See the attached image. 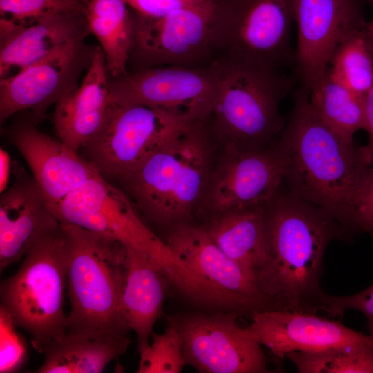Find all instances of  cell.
I'll return each instance as SVG.
<instances>
[{"label": "cell", "mask_w": 373, "mask_h": 373, "mask_svg": "<svg viewBox=\"0 0 373 373\" xmlns=\"http://www.w3.org/2000/svg\"><path fill=\"white\" fill-rule=\"evenodd\" d=\"M265 229L267 256L256 276L261 291L276 309L322 310L323 256L331 240L345 237L339 224L281 185L265 204Z\"/></svg>", "instance_id": "6da1fadb"}, {"label": "cell", "mask_w": 373, "mask_h": 373, "mask_svg": "<svg viewBox=\"0 0 373 373\" xmlns=\"http://www.w3.org/2000/svg\"><path fill=\"white\" fill-rule=\"evenodd\" d=\"M276 144L285 186L326 211L342 229L372 166L361 147L341 137L321 120L311 104L309 89L304 86L294 93L289 119Z\"/></svg>", "instance_id": "7a4b0ae2"}, {"label": "cell", "mask_w": 373, "mask_h": 373, "mask_svg": "<svg viewBox=\"0 0 373 373\" xmlns=\"http://www.w3.org/2000/svg\"><path fill=\"white\" fill-rule=\"evenodd\" d=\"M212 156L207 122H197L117 180L147 220L165 232L193 222L213 167Z\"/></svg>", "instance_id": "3957f363"}, {"label": "cell", "mask_w": 373, "mask_h": 373, "mask_svg": "<svg viewBox=\"0 0 373 373\" xmlns=\"http://www.w3.org/2000/svg\"><path fill=\"white\" fill-rule=\"evenodd\" d=\"M61 225L70 303L67 332L95 338L127 336L131 329L122 306L126 246L76 225Z\"/></svg>", "instance_id": "277c9868"}, {"label": "cell", "mask_w": 373, "mask_h": 373, "mask_svg": "<svg viewBox=\"0 0 373 373\" xmlns=\"http://www.w3.org/2000/svg\"><path fill=\"white\" fill-rule=\"evenodd\" d=\"M213 65L211 133L224 146L244 151L268 147L285 125L280 105L293 80L280 69L242 58L218 57Z\"/></svg>", "instance_id": "5b68a950"}, {"label": "cell", "mask_w": 373, "mask_h": 373, "mask_svg": "<svg viewBox=\"0 0 373 373\" xmlns=\"http://www.w3.org/2000/svg\"><path fill=\"white\" fill-rule=\"evenodd\" d=\"M164 242L184 269L169 275L171 289L193 310L224 312L250 319L276 309L256 277L227 256L200 224L184 223L165 231Z\"/></svg>", "instance_id": "8992f818"}, {"label": "cell", "mask_w": 373, "mask_h": 373, "mask_svg": "<svg viewBox=\"0 0 373 373\" xmlns=\"http://www.w3.org/2000/svg\"><path fill=\"white\" fill-rule=\"evenodd\" d=\"M67 251L61 229L34 246L21 267L1 283V305L43 354L68 331L64 313Z\"/></svg>", "instance_id": "52a82bcc"}, {"label": "cell", "mask_w": 373, "mask_h": 373, "mask_svg": "<svg viewBox=\"0 0 373 373\" xmlns=\"http://www.w3.org/2000/svg\"><path fill=\"white\" fill-rule=\"evenodd\" d=\"M294 0H216L217 57L249 59L280 69L295 62L291 45Z\"/></svg>", "instance_id": "ba28073f"}, {"label": "cell", "mask_w": 373, "mask_h": 373, "mask_svg": "<svg viewBox=\"0 0 373 373\" xmlns=\"http://www.w3.org/2000/svg\"><path fill=\"white\" fill-rule=\"evenodd\" d=\"M195 122L148 105L113 101L104 125L83 148L86 159L102 175L118 180Z\"/></svg>", "instance_id": "9c48e42d"}, {"label": "cell", "mask_w": 373, "mask_h": 373, "mask_svg": "<svg viewBox=\"0 0 373 373\" xmlns=\"http://www.w3.org/2000/svg\"><path fill=\"white\" fill-rule=\"evenodd\" d=\"M124 191L99 172L86 180L60 203L54 213L61 223L70 224L146 251L167 269L182 267L181 261L146 227Z\"/></svg>", "instance_id": "30bf717a"}, {"label": "cell", "mask_w": 373, "mask_h": 373, "mask_svg": "<svg viewBox=\"0 0 373 373\" xmlns=\"http://www.w3.org/2000/svg\"><path fill=\"white\" fill-rule=\"evenodd\" d=\"M235 314L193 310L167 316L179 334L186 365L201 373L269 372L261 345L240 327Z\"/></svg>", "instance_id": "8fae6325"}, {"label": "cell", "mask_w": 373, "mask_h": 373, "mask_svg": "<svg viewBox=\"0 0 373 373\" xmlns=\"http://www.w3.org/2000/svg\"><path fill=\"white\" fill-rule=\"evenodd\" d=\"M216 1L180 8L159 17L135 13L131 52L146 68L211 65L217 58L213 39Z\"/></svg>", "instance_id": "7c38bea8"}, {"label": "cell", "mask_w": 373, "mask_h": 373, "mask_svg": "<svg viewBox=\"0 0 373 373\" xmlns=\"http://www.w3.org/2000/svg\"><path fill=\"white\" fill-rule=\"evenodd\" d=\"M109 87L114 102L145 104L207 122L215 100L216 73L213 64L150 67L112 77Z\"/></svg>", "instance_id": "4fadbf2b"}, {"label": "cell", "mask_w": 373, "mask_h": 373, "mask_svg": "<svg viewBox=\"0 0 373 373\" xmlns=\"http://www.w3.org/2000/svg\"><path fill=\"white\" fill-rule=\"evenodd\" d=\"M283 162L276 143L257 151L224 146L213 164L198 216L267 204L283 182Z\"/></svg>", "instance_id": "5bb4252c"}, {"label": "cell", "mask_w": 373, "mask_h": 373, "mask_svg": "<svg viewBox=\"0 0 373 373\" xmlns=\"http://www.w3.org/2000/svg\"><path fill=\"white\" fill-rule=\"evenodd\" d=\"M367 0H294L298 29L296 70L311 90L323 77L338 47L365 30Z\"/></svg>", "instance_id": "9a60e30c"}, {"label": "cell", "mask_w": 373, "mask_h": 373, "mask_svg": "<svg viewBox=\"0 0 373 373\" xmlns=\"http://www.w3.org/2000/svg\"><path fill=\"white\" fill-rule=\"evenodd\" d=\"M79 40L52 52L44 58L0 80V120L14 114L31 111L35 122L40 120L50 106L75 88L85 63L90 61Z\"/></svg>", "instance_id": "2e32d148"}, {"label": "cell", "mask_w": 373, "mask_h": 373, "mask_svg": "<svg viewBox=\"0 0 373 373\" xmlns=\"http://www.w3.org/2000/svg\"><path fill=\"white\" fill-rule=\"evenodd\" d=\"M246 334L276 358L291 352H316L373 343V336L346 327L341 321L315 313L267 309L256 313Z\"/></svg>", "instance_id": "e0dca14e"}, {"label": "cell", "mask_w": 373, "mask_h": 373, "mask_svg": "<svg viewBox=\"0 0 373 373\" xmlns=\"http://www.w3.org/2000/svg\"><path fill=\"white\" fill-rule=\"evenodd\" d=\"M12 164L14 180L0 197L1 272L61 228L32 175Z\"/></svg>", "instance_id": "ac0fdd59"}, {"label": "cell", "mask_w": 373, "mask_h": 373, "mask_svg": "<svg viewBox=\"0 0 373 373\" xmlns=\"http://www.w3.org/2000/svg\"><path fill=\"white\" fill-rule=\"evenodd\" d=\"M10 137L53 213L78 185L99 172L78 152L40 131L33 123L17 125Z\"/></svg>", "instance_id": "d6986e66"}, {"label": "cell", "mask_w": 373, "mask_h": 373, "mask_svg": "<svg viewBox=\"0 0 373 373\" xmlns=\"http://www.w3.org/2000/svg\"><path fill=\"white\" fill-rule=\"evenodd\" d=\"M108 73L104 54L97 48L80 85L55 104L52 120L58 138L75 151L92 140L108 118L113 103Z\"/></svg>", "instance_id": "ffe728a7"}, {"label": "cell", "mask_w": 373, "mask_h": 373, "mask_svg": "<svg viewBox=\"0 0 373 373\" xmlns=\"http://www.w3.org/2000/svg\"><path fill=\"white\" fill-rule=\"evenodd\" d=\"M90 32L84 12H55L28 24L0 19V77L8 76Z\"/></svg>", "instance_id": "44dd1931"}, {"label": "cell", "mask_w": 373, "mask_h": 373, "mask_svg": "<svg viewBox=\"0 0 373 373\" xmlns=\"http://www.w3.org/2000/svg\"><path fill=\"white\" fill-rule=\"evenodd\" d=\"M126 246V276L122 306L124 319L137 336L140 353L150 345L171 285L166 268L149 253Z\"/></svg>", "instance_id": "7402d4cb"}, {"label": "cell", "mask_w": 373, "mask_h": 373, "mask_svg": "<svg viewBox=\"0 0 373 373\" xmlns=\"http://www.w3.org/2000/svg\"><path fill=\"white\" fill-rule=\"evenodd\" d=\"M265 213V205L229 211L200 225L227 256L256 277L267 256Z\"/></svg>", "instance_id": "603a6c76"}, {"label": "cell", "mask_w": 373, "mask_h": 373, "mask_svg": "<svg viewBox=\"0 0 373 373\" xmlns=\"http://www.w3.org/2000/svg\"><path fill=\"white\" fill-rule=\"evenodd\" d=\"M84 16L90 33L98 40L112 77L127 73L133 44L134 21L124 0H87Z\"/></svg>", "instance_id": "cb8c5ba5"}, {"label": "cell", "mask_w": 373, "mask_h": 373, "mask_svg": "<svg viewBox=\"0 0 373 373\" xmlns=\"http://www.w3.org/2000/svg\"><path fill=\"white\" fill-rule=\"evenodd\" d=\"M131 343L127 336L95 338L66 333L43 352L38 373H98L123 355Z\"/></svg>", "instance_id": "d4e9b609"}, {"label": "cell", "mask_w": 373, "mask_h": 373, "mask_svg": "<svg viewBox=\"0 0 373 373\" xmlns=\"http://www.w3.org/2000/svg\"><path fill=\"white\" fill-rule=\"evenodd\" d=\"M309 99L321 120L341 137L352 142L356 132L366 129L364 97L336 80L329 68L309 90Z\"/></svg>", "instance_id": "484cf974"}, {"label": "cell", "mask_w": 373, "mask_h": 373, "mask_svg": "<svg viewBox=\"0 0 373 373\" xmlns=\"http://www.w3.org/2000/svg\"><path fill=\"white\" fill-rule=\"evenodd\" d=\"M285 358L300 373H373V343L316 352H291Z\"/></svg>", "instance_id": "4316f807"}, {"label": "cell", "mask_w": 373, "mask_h": 373, "mask_svg": "<svg viewBox=\"0 0 373 373\" xmlns=\"http://www.w3.org/2000/svg\"><path fill=\"white\" fill-rule=\"evenodd\" d=\"M328 68L336 80L355 93L365 96L373 84V55L365 30L338 47Z\"/></svg>", "instance_id": "83f0119b"}, {"label": "cell", "mask_w": 373, "mask_h": 373, "mask_svg": "<svg viewBox=\"0 0 373 373\" xmlns=\"http://www.w3.org/2000/svg\"><path fill=\"white\" fill-rule=\"evenodd\" d=\"M152 343L139 353L138 373H180L186 365L180 337L167 325L162 334L153 332Z\"/></svg>", "instance_id": "f1b7e54d"}, {"label": "cell", "mask_w": 373, "mask_h": 373, "mask_svg": "<svg viewBox=\"0 0 373 373\" xmlns=\"http://www.w3.org/2000/svg\"><path fill=\"white\" fill-rule=\"evenodd\" d=\"M84 4L77 0H0L1 17L20 24H28L55 12L84 13Z\"/></svg>", "instance_id": "f546056e"}, {"label": "cell", "mask_w": 373, "mask_h": 373, "mask_svg": "<svg viewBox=\"0 0 373 373\" xmlns=\"http://www.w3.org/2000/svg\"><path fill=\"white\" fill-rule=\"evenodd\" d=\"M12 316L0 306V372L13 373L20 370L27 357V347L17 331Z\"/></svg>", "instance_id": "4dcf8cb0"}, {"label": "cell", "mask_w": 373, "mask_h": 373, "mask_svg": "<svg viewBox=\"0 0 373 373\" xmlns=\"http://www.w3.org/2000/svg\"><path fill=\"white\" fill-rule=\"evenodd\" d=\"M345 238L373 230V167L371 166L357 190L342 225Z\"/></svg>", "instance_id": "1f68e13d"}, {"label": "cell", "mask_w": 373, "mask_h": 373, "mask_svg": "<svg viewBox=\"0 0 373 373\" xmlns=\"http://www.w3.org/2000/svg\"><path fill=\"white\" fill-rule=\"evenodd\" d=\"M350 309L361 312L365 315L370 334L373 336V285L359 293L346 296H335L324 292L322 310L331 316H343Z\"/></svg>", "instance_id": "d6a6232c"}, {"label": "cell", "mask_w": 373, "mask_h": 373, "mask_svg": "<svg viewBox=\"0 0 373 373\" xmlns=\"http://www.w3.org/2000/svg\"><path fill=\"white\" fill-rule=\"evenodd\" d=\"M135 13L146 17H159L172 11L212 0H124Z\"/></svg>", "instance_id": "836d02e7"}, {"label": "cell", "mask_w": 373, "mask_h": 373, "mask_svg": "<svg viewBox=\"0 0 373 373\" xmlns=\"http://www.w3.org/2000/svg\"><path fill=\"white\" fill-rule=\"evenodd\" d=\"M366 129L369 134V141L364 146H361L365 160L373 162V84L364 96Z\"/></svg>", "instance_id": "e575fe53"}, {"label": "cell", "mask_w": 373, "mask_h": 373, "mask_svg": "<svg viewBox=\"0 0 373 373\" xmlns=\"http://www.w3.org/2000/svg\"><path fill=\"white\" fill-rule=\"evenodd\" d=\"M11 159L7 151L0 149V191L2 193L7 188L10 171L12 170Z\"/></svg>", "instance_id": "d590c367"}, {"label": "cell", "mask_w": 373, "mask_h": 373, "mask_svg": "<svg viewBox=\"0 0 373 373\" xmlns=\"http://www.w3.org/2000/svg\"><path fill=\"white\" fill-rule=\"evenodd\" d=\"M365 32L368 45L373 55V18L371 21H367Z\"/></svg>", "instance_id": "8d00e7d4"}, {"label": "cell", "mask_w": 373, "mask_h": 373, "mask_svg": "<svg viewBox=\"0 0 373 373\" xmlns=\"http://www.w3.org/2000/svg\"><path fill=\"white\" fill-rule=\"evenodd\" d=\"M368 2H372L373 3V0H367Z\"/></svg>", "instance_id": "74e56055"}, {"label": "cell", "mask_w": 373, "mask_h": 373, "mask_svg": "<svg viewBox=\"0 0 373 373\" xmlns=\"http://www.w3.org/2000/svg\"><path fill=\"white\" fill-rule=\"evenodd\" d=\"M77 1H82L81 0H77Z\"/></svg>", "instance_id": "f35d334b"}]
</instances>
